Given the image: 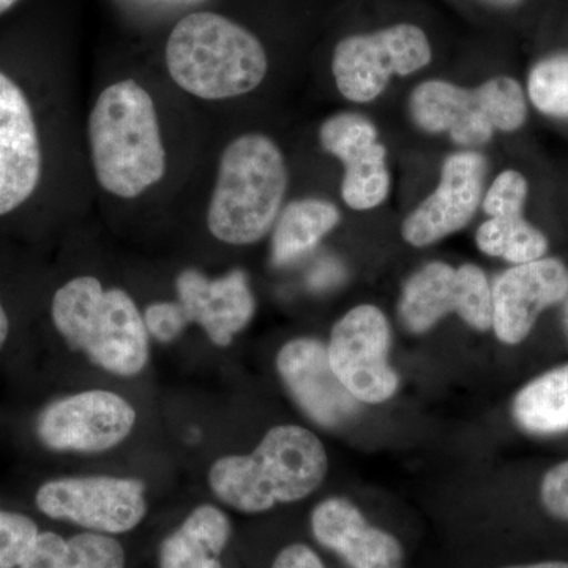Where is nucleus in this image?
<instances>
[{
  "mask_svg": "<svg viewBox=\"0 0 568 568\" xmlns=\"http://www.w3.org/2000/svg\"><path fill=\"white\" fill-rule=\"evenodd\" d=\"M93 173L104 192L136 200L159 185L168 159L151 92L134 80L104 88L88 121Z\"/></svg>",
  "mask_w": 568,
  "mask_h": 568,
  "instance_id": "obj_1",
  "label": "nucleus"
},
{
  "mask_svg": "<svg viewBox=\"0 0 568 568\" xmlns=\"http://www.w3.org/2000/svg\"><path fill=\"white\" fill-rule=\"evenodd\" d=\"M323 443L310 429L280 425L268 429L248 455L216 459L207 474L216 499L242 514H263L315 493L327 476Z\"/></svg>",
  "mask_w": 568,
  "mask_h": 568,
  "instance_id": "obj_2",
  "label": "nucleus"
},
{
  "mask_svg": "<svg viewBox=\"0 0 568 568\" xmlns=\"http://www.w3.org/2000/svg\"><path fill=\"white\" fill-rule=\"evenodd\" d=\"M52 324L67 345L114 376L144 372L151 336L132 295L121 287H104L97 276L71 278L55 291Z\"/></svg>",
  "mask_w": 568,
  "mask_h": 568,
  "instance_id": "obj_3",
  "label": "nucleus"
},
{
  "mask_svg": "<svg viewBox=\"0 0 568 568\" xmlns=\"http://www.w3.org/2000/svg\"><path fill=\"white\" fill-rule=\"evenodd\" d=\"M164 61L178 88L211 102L254 91L268 69L256 36L213 11H196L175 24Z\"/></svg>",
  "mask_w": 568,
  "mask_h": 568,
  "instance_id": "obj_4",
  "label": "nucleus"
},
{
  "mask_svg": "<svg viewBox=\"0 0 568 568\" xmlns=\"http://www.w3.org/2000/svg\"><path fill=\"white\" fill-rule=\"evenodd\" d=\"M286 162L278 145L261 133H246L226 145L207 209L216 241L244 246L274 230L287 190Z\"/></svg>",
  "mask_w": 568,
  "mask_h": 568,
  "instance_id": "obj_5",
  "label": "nucleus"
},
{
  "mask_svg": "<svg viewBox=\"0 0 568 568\" xmlns=\"http://www.w3.org/2000/svg\"><path fill=\"white\" fill-rule=\"evenodd\" d=\"M410 115L428 133L450 134L463 148H478L496 130L515 132L526 121L525 92L511 78L499 77L467 91L444 81H426L410 95Z\"/></svg>",
  "mask_w": 568,
  "mask_h": 568,
  "instance_id": "obj_6",
  "label": "nucleus"
},
{
  "mask_svg": "<svg viewBox=\"0 0 568 568\" xmlns=\"http://www.w3.org/2000/svg\"><path fill=\"white\" fill-rule=\"evenodd\" d=\"M41 514L89 532H130L148 514L145 487L138 478L77 476L52 478L36 493Z\"/></svg>",
  "mask_w": 568,
  "mask_h": 568,
  "instance_id": "obj_7",
  "label": "nucleus"
},
{
  "mask_svg": "<svg viewBox=\"0 0 568 568\" xmlns=\"http://www.w3.org/2000/svg\"><path fill=\"white\" fill-rule=\"evenodd\" d=\"M428 37L414 24H396L336 44L332 71L336 88L355 103L377 99L394 74L407 77L432 62Z\"/></svg>",
  "mask_w": 568,
  "mask_h": 568,
  "instance_id": "obj_8",
  "label": "nucleus"
},
{
  "mask_svg": "<svg viewBox=\"0 0 568 568\" xmlns=\"http://www.w3.org/2000/svg\"><path fill=\"white\" fill-rule=\"evenodd\" d=\"M136 420V409L129 399L97 388L44 406L37 417L36 433L52 452L102 454L132 435Z\"/></svg>",
  "mask_w": 568,
  "mask_h": 568,
  "instance_id": "obj_9",
  "label": "nucleus"
},
{
  "mask_svg": "<svg viewBox=\"0 0 568 568\" xmlns=\"http://www.w3.org/2000/svg\"><path fill=\"white\" fill-rule=\"evenodd\" d=\"M450 313L476 331L491 328V286L477 265L426 264L407 280L399 301V317L407 331L425 334Z\"/></svg>",
  "mask_w": 568,
  "mask_h": 568,
  "instance_id": "obj_10",
  "label": "nucleus"
},
{
  "mask_svg": "<svg viewBox=\"0 0 568 568\" xmlns=\"http://www.w3.org/2000/svg\"><path fill=\"white\" fill-rule=\"evenodd\" d=\"M390 327L373 305L355 306L335 324L328 362L336 377L362 403L387 402L398 388V375L388 364Z\"/></svg>",
  "mask_w": 568,
  "mask_h": 568,
  "instance_id": "obj_11",
  "label": "nucleus"
},
{
  "mask_svg": "<svg viewBox=\"0 0 568 568\" xmlns=\"http://www.w3.org/2000/svg\"><path fill=\"white\" fill-rule=\"evenodd\" d=\"M487 162L477 152L448 156L439 186L403 223L407 244L428 246L457 233L476 215L484 193Z\"/></svg>",
  "mask_w": 568,
  "mask_h": 568,
  "instance_id": "obj_12",
  "label": "nucleus"
},
{
  "mask_svg": "<svg viewBox=\"0 0 568 568\" xmlns=\"http://www.w3.org/2000/svg\"><path fill=\"white\" fill-rule=\"evenodd\" d=\"M568 295V268L555 257L515 265L493 284V328L506 345H518L538 316Z\"/></svg>",
  "mask_w": 568,
  "mask_h": 568,
  "instance_id": "obj_13",
  "label": "nucleus"
},
{
  "mask_svg": "<svg viewBox=\"0 0 568 568\" xmlns=\"http://www.w3.org/2000/svg\"><path fill=\"white\" fill-rule=\"evenodd\" d=\"M43 170L39 130L28 97L0 71V216L36 193Z\"/></svg>",
  "mask_w": 568,
  "mask_h": 568,
  "instance_id": "obj_14",
  "label": "nucleus"
},
{
  "mask_svg": "<svg viewBox=\"0 0 568 568\" xmlns=\"http://www.w3.org/2000/svg\"><path fill=\"white\" fill-rule=\"evenodd\" d=\"M276 372L294 402L324 428L345 425L361 407V402L336 377L327 347L320 339L287 342L276 355Z\"/></svg>",
  "mask_w": 568,
  "mask_h": 568,
  "instance_id": "obj_15",
  "label": "nucleus"
},
{
  "mask_svg": "<svg viewBox=\"0 0 568 568\" xmlns=\"http://www.w3.org/2000/svg\"><path fill=\"white\" fill-rule=\"evenodd\" d=\"M377 138L376 126L368 119L351 112L327 119L320 130L325 151L345 163L343 200L355 211L377 207L390 190L387 151Z\"/></svg>",
  "mask_w": 568,
  "mask_h": 568,
  "instance_id": "obj_16",
  "label": "nucleus"
},
{
  "mask_svg": "<svg viewBox=\"0 0 568 568\" xmlns=\"http://www.w3.org/2000/svg\"><path fill=\"white\" fill-rule=\"evenodd\" d=\"M175 294L189 323L201 325L219 347L230 346L252 323L256 310L248 276L241 268L219 278L185 268L175 278Z\"/></svg>",
  "mask_w": 568,
  "mask_h": 568,
  "instance_id": "obj_17",
  "label": "nucleus"
},
{
  "mask_svg": "<svg viewBox=\"0 0 568 568\" xmlns=\"http://www.w3.org/2000/svg\"><path fill=\"white\" fill-rule=\"evenodd\" d=\"M310 525L317 544L338 555L349 568H403L405 551L398 538L369 525L343 497L317 504Z\"/></svg>",
  "mask_w": 568,
  "mask_h": 568,
  "instance_id": "obj_18",
  "label": "nucleus"
},
{
  "mask_svg": "<svg viewBox=\"0 0 568 568\" xmlns=\"http://www.w3.org/2000/svg\"><path fill=\"white\" fill-rule=\"evenodd\" d=\"M230 518L222 508L203 504L164 538L159 552L160 568H223L220 555L230 544Z\"/></svg>",
  "mask_w": 568,
  "mask_h": 568,
  "instance_id": "obj_19",
  "label": "nucleus"
},
{
  "mask_svg": "<svg viewBox=\"0 0 568 568\" xmlns=\"http://www.w3.org/2000/svg\"><path fill=\"white\" fill-rule=\"evenodd\" d=\"M125 562L122 545L106 534L40 532L18 568H125Z\"/></svg>",
  "mask_w": 568,
  "mask_h": 568,
  "instance_id": "obj_20",
  "label": "nucleus"
},
{
  "mask_svg": "<svg viewBox=\"0 0 568 568\" xmlns=\"http://www.w3.org/2000/svg\"><path fill=\"white\" fill-rule=\"evenodd\" d=\"M339 222L334 204L298 200L280 212L272 234V263L283 267L313 252Z\"/></svg>",
  "mask_w": 568,
  "mask_h": 568,
  "instance_id": "obj_21",
  "label": "nucleus"
},
{
  "mask_svg": "<svg viewBox=\"0 0 568 568\" xmlns=\"http://www.w3.org/2000/svg\"><path fill=\"white\" fill-rule=\"evenodd\" d=\"M515 422L530 435L568 432V364L530 381L514 399Z\"/></svg>",
  "mask_w": 568,
  "mask_h": 568,
  "instance_id": "obj_22",
  "label": "nucleus"
},
{
  "mask_svg": "<svg viewBox=\"0 0 568 568\" xmlns=\"http://www.w3.org/2000/svg\"><path fill=\"white\" fill-rule=\"evenodd\" d=\"M476 241L485 254L517 265L541 260L548 250L547 237L526 222L521 213L489 216L478 227Z\"/></svg>",
  "mask_w": 568,
  "mask_h": 568,
  "instance_id": "obj_23",
  "label": "nucleus"
},
{
  "mask_svg": "<svg viewBox=\"0 0 568 568\" xmlns=\"http://www.w3.org/2000/svg\"><path fill=\"white\" fill-rule=\"evenodd\" d=\"M534 106L544 114L568 118V54L552 55L534 67L528 81Z\"/></svg>",
  "mask_w": 568,
  "mask_h": 568,
  "instance_id": "obj_24",
  "label": "nucleus"
},
{
  "mask_svg": "<svg viewBox=\"0 0 568 568\" xmlns=\"http://www.w3.org/2000/svg\"><path fill=\"white\" fill-rule=\"evenodd\" d=\"M40 530L28 515L0 508V568H18Z\"/></svg>",
  "mask_w": 568,
  "mask_h": 568,
  "instance_id": "obj_25",
  "label": "nucleus"
},
{
  "mask_svg": "<svg viewBox=\"0 0 568 568\" xmlns=\"http://www.w3.org/2000/svg\"><path fill=\"white\" fill-rule=\"evenodd\" d=\"M528 196V182L517 171H506L493 182L484 200L485 212L489 216L503 213H521Z\"/></svg>",
  "mask_w": 568,
  "mask_h": 568,
  "instance_id": "obj_26",
  "label": "nucleus"
},
{
  "mask_svg": "<svg viewBox=\"0 0 568 568\" xmlns=\"http://www.w3.org/2000/svg\"><path fill=\"white\" fill-rule=\"evenodd\" d=\"M149 336L160 343H171L185 332L190 323L179 302H153L142 312Z\"/></svg>",
  "mask_w": 568,
  "mask_h": 568,
  "instance_id": "obj_27",
  "label": "nucleus"
},
{
  "mask_svg": "<svg viewBox=\"0 0 568 568\" xmlns=\"http://www.w3.org/2000/svg\"><path fill=\"white\" fill-rule=\"evenodd\" d=\"M540 499L549 517L568 523V462L551 467L545 474Z\"/></svg>",
  "mask_w": 568,
  "mask_h": 568,
  "instance_id": "obj_28",
  "label": "nucleus"
},
{
  "mask_svg": "<svg viewBox=\"0 0 568 568\" xmlns=\"http://www.w3.org/2000/svg\"><path fill=\"white\" fill-rule=\"evenodd\" d=\"M272 568H325L323 560L308 545H287L276 555Z\"/></svg>",
  "mask_w": 568,
  "mask_h": 568,
  "instance_id": "obj_29",
  "label": "nucleus"
},
{
  "mask_svg": "<svg viewBox=\"0 0 568 568\" xmlns=\"http://www.w3.org/2000/svg\"><path fill=\"white\" fill-rule=\"evenodd\" d=\"M345 272H343L342 265L335 263V261H325L321 265L320 271L313 275V286L315 287H331L334 284L342 282Z\"/></svg>",
  "mask_w": 568,
  "mask_h": 568,
  "instance_id": "obj_30",
  "label": "nucleus"
},
{
  "mask_svg": "<svg viewBox=\"0 0 568 568\" xmlns=\"http://www.w3.org/2000/svg\"><path fill=\"white\" fill-rule=\"evenodd\" d=\"M503 568H568L567 560H538V562L517 564Z\"/></svg>",
  "mask_w": 568,
  "mask_h": 568,
  "instance_id": "obj_31",
  "label": "nucleus"
},
{
  "mask_svg": "<svg viewBox=\"0 0 568 568\" xmlns=\"http://www.w3.org/2000/svg\"><path fill=\"white\" fill-rule=\"evenodd\" d=\"M10 334V321L9 315H7L6 308H3L2 301H0V349H2L3 345L7 343V338H9Z\"/></svg>",
  "mask_w": 568,
  "mask_h": 568,
  "instance_id": "obj_32",
  "label": "nucleus"
},
{
  "mask_svg": "<svg viewBox=\"0 0 568 568\" xmlns=\"http://www.w3.org/2000/svg\"><path fill=\"white\" fill-rule=\"evenodd\" d=\"M17 2L18 0H0V14H2L3 11L11 9V7Z\"/></svg>",
  "mask_w": 568,
  "mask_h": 568,
  "instance_id": "obj_33",
  "label": "nucleus"
},
{
  "mask_svg": "<svg viewBox=\"0 0 568 568\" xmlns=\"http://www.w3.org/2000/svg\"><path fill=\"white\" fill-rule=\"evenodd\" d=\"M493 2L503 3V6H515L519 0H493Z\"/></svg>",
  "mask_w": 568,
  "mask_h": 568,
  "instance_id": "obj_34",
  "label": "nucleus"
},
{
  "mask_svg": "<svg viewBox=\"0 0 568 568\" xmlns=\"http://www.w3.org/2000/svg\"><path fill=\"white\" fill-rule=\"evenodd\" d=\"M566 323H567V328H568V306H567V316H566Z\"/></svg>",
  "mask_w": 568,
  "mask_h": 568,
  "instance_id": "obj_35",
  "label": "nucleus"
}]
</instances>
